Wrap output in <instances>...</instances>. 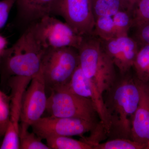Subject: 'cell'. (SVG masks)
Masks as SVG:
<instances>
[{
	"label": "cell",
	"instance_id": "6da1fadb",
	"mask_svg": "<svg viewBox=\"0 0 149 149\" xmlns=\"http://www.w3.org/2000/svg\"><path fill=\"white\" fill-rule=\"evenodd\" d=\"M129 72L121 74L103 95L106 133L113 139H131L132 120L140 101V90L138 80Z\"/></svg>",
	"mask_w": 149,
	"mask_h": 149
},
{
	"label": "cell",
	"instance_id": "7a4b0ae2",
	"mask_svg": "<svg viewBox=\"0 0 149 149\" xmlns=\"http://www.w3.org/2000/svg\"><path fill=\"white\" fill-rule=\"evenodd\" d=\"M45 51L29 25L16 42L7 49L0 68L1 83L6 84L12 76L33 78L41 70Z\"/></svg>",
	"mask_w": 149,
	"mask_h": 149
},
{
	"label": "cell",
	"instance_id": "3957f363",
	"mask_svg": "<svg viewBox=\"0 0 149 149\" xmlns=\"http://www.w3.org/2000/svg\"><path fill=\"white\" fill-rule=\"evenodd\" d=\"M77 50L80 68L103 95L114 84L117 77L116 66L104 49L101 40L93 35L84 37Z\"/></svg>",
	"mask_w": 149,
	"mask_h": 149
},
{
	"label": "cell",
	"instance_id": "277c9868",
	"mask_svg": "<svg viewBox=\"0 0 149 149\" xmlns=\"http://www.w3.org/2000/svg\"><path fill=\"white\" fill-rule=\"evenodd\" d=\"M79 65L77 49L70 47L45 50L41 70L46 90L51 92L65 87Z\"/></svg>",
	"mask_w": 149,
	"mask_h": 149
},
{
	"label": "cell",
	"instance_id": "5b68a950",
	"mask_svg": "<svg viewBox=\"0 0 149 149\" xmlns=\"http://www.w3.org/2000/svg\"><path fill=\"white\" fill-rule=\"evenodd\" d=\"M30 25L45 50L67 47L77 49L84 38L66 22H63L53 15L44 17Z\"/></svg>",
	"mask_w": 149,
	"mask_h": 149
},
{
	"label": "cell",
	"instance_id": "8992f818",
	"mask_svg": "<svg viewBox=\"0 0 149 149\" xmlns=\"http://www.w3.org/2000/svg\"><path fill=\"white\" fill-rule=\"evenodd\" d=\"M31 127L32 132L42 139L57 136H83L91 132L93 137L105 133L101 123L92 122L80 118L54 117H41Z\"/></svg>",
	"mask_w": 149,
	"mask_h": 149
},
{
	"label": "cell",
	"instance_id": "52a82bcc",
	"mask_svg": "<svg viewBox=\"0 0 149 149\" xmlns=\"http://www.w3.org/2000/svg\"><path fill=\"white\" fill-rule=\"evenodd\" d=\"M46 110L50 116L80 118L96 123L99 117L92 101L63 90L51 92Z\"/></svg>",
	"mask_w": 149,
	"mask_h": 149
},
{
	"label": "cell",
	"instance_id": "ba28073f",
	"mask_svg": "<svg viewBox=\"0 0 149 149\" xmlns=\"http://www.w3.org/2000/svg\"><path fill=\"white\" fill-rule=\"evenodd\" d=\"M47 102L45 83L41 70L32 78L22 96L19 136L24 135L29 127L42 117L46 111Z\"/></svg>",
	"mask_w": 149,
	"mask_h": 149
},
{
	"label": "cell",
	"instance_id": "9c48e42d",
	"mask_svg": "<svg viewBox=\"0 0 149 149\" xmlns=\"http://www.w3.org/2000/svg\"><path fill=\"white\" fill-rule=\"evenodd\" d=\"M52 15L63 17L67 23L83 37L93 35L95 21L91 0H56Z\"/></svg>",
	"mask_w": 149,
	"mask_h": 149
},
{
	"label": "cell",
	"instance_id": "30bf717a",
	"mask_svg": "<svg viewBox=\"0 0 149 149\" xmlns=\"http://www.w3.org/2000/svg\"><path fill=\"white\" fill-rule=\"evenodd\" d=\"M32 78L14 76L10 77L6 84L11 90L10 115L8 125L1 149H19V127L22 100L24 92Z\"/></svg>",
	"mask_w": 149,
	"mask_h": 149
},
{
	"label": "cell",
	"instance_id": "8fae6325",
	"mask_svg": "<svg viewBox=\"0 0 149 149\" xmlns=\"http://www.w3.org/2000/svg\"><path fill=\"white\" fill-rule=\"evenodd\" d=\"M100 40L104 49L120 74L129 72L140 47L138 42L128 35L110 40Z\"/></svg>",
	"mask_w": 149,
	"mask_h": 149
},
{
	"label": "cell",
	"instance_id": "7c38bea8",
	"mask_svg": "<svg viewBox=\"0 0 149 149\" xmlns=\"http://www.w3.org/2000/svg\"><path fill=\"white\" fill-rule=\"evenodd\" d=\"M60 90H65L92 101L95 106L101 123L105 131L107 122L103 95L99 92L96 86L86 77L80 65H78L75 70L67 85Z\"/></svg>",
	"mask_w": 149,
	"mask_h": 149
},
{
	"label": "cell",
	"instance_id": "4fadbf2b",
	"mask_svg": "<svg viewBox=\"0 0 149 149\" xmlns=\"http://www.w3.org/2000/svg\"><path fill=\"white\" fill-rule=\"evenodd\" d=\"M132 27L131 13L120 10L116 13L96 19L93 35L102 40L128 35Z\"/></svg>",
	"mask_w": 149,
	"mask_h": 149
},
{
	"label": "cell",
	"instance_id": "5bb4252c",
	"mask_svg": "<svg viewBox=\"0 0 149 149\" xmlns=\"http://www.w3.org/2000/svg\"><path fill=\"white\" fill-rule=\"evenodd\" d=\"M138 81L140 99L132 120L130 139L149 149V82Z\"/></svg>",
	"mask_w": 149,
	"mask_h": 149
},
{
	"label": "cell",
	"instance_id": "9a60e30c",
	"mask_svg": "<svg viewBox=\"0 0 149 149\" xmlns=\"http://www.w3.org/2000/svg\"><path fill=\"white\" fill-rule=\"evenodd\" d=\"M56 0H15L19 17L29 24L47 15H52Z\"/></svg>",
	"mask_w": 149,
	"mask_h": 149
},
{
	"label": "cell",
	"instance_id": "2e32d148",
	"mask_svg": "<svg viewBox=\"0 0 149 149\" xmlns=\"http://www.w3.org/2000/svg\"><path fill=\"white\" fill-rule=\"evenodd\" d=\"M136 78L143 83L149 82V45L139 47L133 63Z\"/></svg>",
	"mask_w": 149,
	"mask_h": 149
},
{
	"label": "cell",
	"instance_id": "e0dca14e",
	"mask_svg": "<svg viewBox=\"0 0 149 149\" xmlns=\"http://www.w3.org/2000/svg\"><path fill=\"white\" fill-rule=\"evenodd\" d=\"M45 140L51 149H93L91 144L81 140H75L69 136H54Z\"/></svg>",
	"mask_w": 149,
	"mask_h": 149
},
{
	"label": "cell",
	"instance_id": "ac0fdd59",
	"mask_svg": "<svg viewBox=\"0 0 149 149\" xmlns=\"http://www.w3.org/2000/svg\"><path fill=\"white\" fill-rule=\"evenodd\" d=\"M92 10L95 19L109 16L122 8L121 0H91Z\"/></svg>",
	"mask_w": 149,
	"mask_h": 149
},
{
	"label": "cell",
	"instance_id": "d6986e66",
	"mask_svg": "<svg viewBox=\"0 0 149 149\" xmlns=\"http://www.w3.org/2000/svg\"><path fill=\"white\" fill-rule=\"evenodd\" d=\"M93 149H144L146 147L131 139L114 138L104 143L92 144Z\"/></svg>",
	"mask_w": 149,
	"mask_h": 149
},
{
	"label": "cell",
	"instance_id": "ffe728a7",
	"mask_svg": "<svg viewBox=\"0 0 149 149\" xmlns=\"http://www.w3.org/2000/svg\"><path fill=\"white\" fill-rule=\"evenodd\" d=\"M132 27L149 22V0H138L131 12Z\"/></svg>",
	"mask_w": 149,
	"mask_h": 149
},
{
	"label": "cell",
	"instance_id": "44dd1931",
	"mask_svg": "<svg viewBox=\"0 0 149 149\" xmlns=\"http://www.w3.org/2000/svg\"><path fill=\"white\" fill-rule=\"evenodd\" d=\"M10 96L0 90V132L4 136L10 119Z\"/></svg>",
	"mask_w": 149,
	"mask_h": 149
},
{
	"label": "cell",
	"instance_id": "7402d4cb",
	"mask_svg": "<svg viewBox=\"0 0 149 149\" xmlns=\"http://www.w3.org/2000/svg\"><path fill=\"white\" fill-rule=\"evenodd\" d=\"M41 139L34 132L27 131L19 136L20 149H51L47 145L43 143Z\"/></svg>",
	"mask_w": 149,
	"mask_h": 149
},
{
	"label": "cell",
	"instance_id": "603a6c76",
	"mask_svg": "<svg viewBox=\"0 0 149 149\" xmlns=\"http://www.w3.org/2000/svg\"><path fill=\"white\" fill-rule=\"evenodd\" d=\"M15 0H2L0 1V30L6 25L11 10Z\"/></svg>",
	"mask_w": 149,
	"mask_h": 149
},
{
	"label": "cell",
	"instance_id": "cb8c5ba5",
	"mask_svg": "<svg viewBox=\"0 0 149 149\" xmlns=\"http://www.w3.org/2000/svg\"><path fill=\"white\" fill-rule=\"evenodd\" d=\"M136 38L139 46L149 45V22L137 27Z\"/></svg>",
	"mask_w": 149,
	"mask_h": 149
},
{
	"label": "cell",
	"instance_id": "d4e9b609",
	"mask_svg": "<svg viewBox=\"0 0 149 149\" xmlns=\"http://www.w3.org/2000/svg\"><path fill=\"white\" fill-rule=\"evenodd\" d=\"M8 41L6 38L0 35V68L5 55L6 52L8 48Z\"/></svg>",
	"mask_w": 149,
	"mask_h": 149
},
{
	"label": "cell",
	"instance_id": "484cf974",
	"mask_svg": "<svg viewBox=\"0 0 149 149\" xmlns=\"http://www.w3.org/2000/svg\"><path fill=\"white\" fill-rule=\"evenodd\" d=\"M123 10L127 11L131 13V10L138 0H121Z\"/></svg>",
	"mask_w": 149,
	"mask_h": 149
},
{
	"label": "cell",
	"instance_id": "4316f807",
	"mask_svg": "<svg viewBox=\"0 0 149 149\" xmlns=\"http://www.w3.org/2000/svg\"><path fill=\"white\" fill-rule=\"evenodd\" d=\"M2 137H3V136L2 134L1 133V132H0V139H1V138Z\"/></svg>",
	"mask_w": 149,
	"mask_h": 149
}]
</instances>
